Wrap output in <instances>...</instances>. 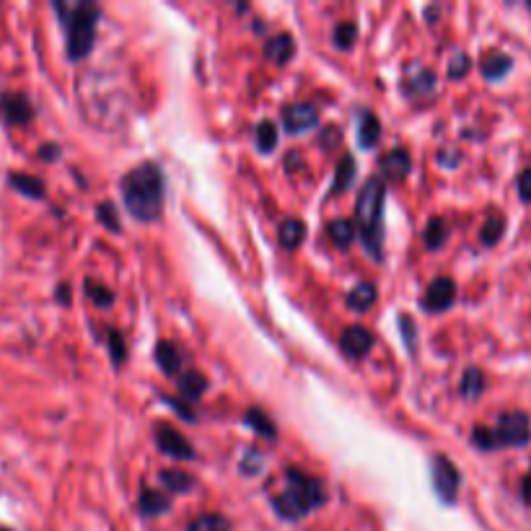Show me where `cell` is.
<instances>
[{
  "label": "cell",
  "instance_id": "13",
  "mask_svg": "<svg viewBox=\"0 0 531 531\" xmlns=\"http://www.w3.org/2000/svg\"><path fill=\"white\" fill-rule=\"evenodd\" d=\"M410 153L405 148H397V151L386 153L384 159H381V171H384L386 179H392V182H399V179H405L410 174Z\"/></svg>",
  "mask_w": 531,
  "mask_h": 531
},
{
  "label": "cell",
  "instance_id": "40",
  "mask_svg": "<svg viewBox=\"0 0 531 531\" xmlns=\"http://www.w3.org/2000/svg\"><path fill=\"white\" fill-rule=\"evenodd\" d=\"M39 159H45V161L60 159V148H57L55 143H45V146L39 148Z\"/></svg>",
  "mask_w": 531,
  "mask_h": 531
},
{
  "label": "cell",
  "instance_id": "43",
  "mask_svg": "<svg viewBox=\"0 0 531 531\" xmlns=\"http://www.w3.org/2000/svg\"><path fill=\"white\" fill-rule=\"evenodd\" d=\"M521 495H524V500L531 506V472L524 477V482H521Z\"/></svg>",
  "mask_w": 531,
  "mask_h": 531
},
{
  "label": "cell",
  "instance_id": "12",
  "mask_svg": "<svg viewBox=\"0 0 531 531\" xmlns=\"http://www.w3.org/2000/svg\"><path fill=\"white\" fill-rule=\"evenodd\" d=\"M456 298V285L451 278H438L428 285V293H425V309L428 311H443L454 304Z\"/></svg>",
  "mask_w": 531,
  "mask_h": 531
},
{
  "label": "cell",
  "instance_id": "7",
  "mask_svg": "<svg viewBox=\"0 0 531 531\" xmlns=\"http://www.w3.org/2000/svg\"><path fill=\"white\" fill-rule=\"evenodd\" d=\"M0 120L13 127L29 125L34 120V107L29 96L21 91H3L0 94Z\"/></svg>",
  "mask_w": 531,
  "mask_h": 531
},
{
  "label": "cell",
  "instance_id": "17",
  "mask_svg": "<svg viewBox=\"0 0 531 531\" xmlns=\"http://www.w3.org/2000/svg\"><path fill=\"white\" fill-rule=\"evenodd\" d=\"M511 65V57H508L506 52H490L480 63V70L487 81H498V78H503L508 70H511Z\"/></svg>",
  "mask_w": 531,
  "mask_h": 531
},
{
  "label": "cell",
  "instance_id": "11",
  "mask_svg": "<svg viewBox=\"0 0 531 531\" xmlns=\"http://www.w3.org/2000/svg\"><path fill=\"white\" fill-rule=\"evenodd\" d=\"M436 91V73L420 65H412L405 76V94L412 99H425Z\"/></svg>",
  "mask_w": 531,
  "mask_h": 531
},
{
  "label": "cell",
  "instance_id": "18",
  "mask_svg": "<svg viewBox=\"0 0 531 531\" xmlns=\"http://www.w3.org/2000/svg\"><path fill=\"white\" fill-rule=\"evenodd\" d=\"M156 363H159L161 371L164 373H169V376H177L179 368H182V355L177 353L174 342L161 340L159 345H156Z\"/></svg>",
  "mask_w": 531,
  "mask_h": 531
},
{
  "label": "cell",
  "instance_id": "41",
  "mask_svg": "<svg viewBox=\"0 0 531 531\" xmlns=\"http://www.w3.org/2000/svg\"><path fill=\"white\" fill-rule=\"evenodd\" d=\"M399 324H402V329H405L407 345H410V348H412V342H415V324H412V327H410V319H407V317L399 319Z\"/></svg>",
  "mask_w": 531,
  "mask_h": 531
},
{
  "label": "cell",
  "instance_id": "44",
  "mask_svg": "<svg viewBox=\"0 0 531 531\" xmlns=\"http://www.w3.org/2000/svg\"><path fill=\"white\" fill-rule=\"evenodd\" d=\"M0 531H11V529H8V526H0Z\"/></svg>",
  "mask_w": 531,
  "mask_h": 531
},
{
  "label": "cell",
  "instance_id": "45",
  "mask_svg": "<svg viewBox=\"0 0 531 531\" xmlns=\"http://www.w3.org/2000/svg\"><path fill=\"white\" fill-rule=\"evenodd\" d=\"M529 11H531V3H529Z\"/></svg>",
  "mask_w": 531,
  "mask_h": 531
},
{
  "label": "cell",
  "instance_id": "30",
  "mask_svg": "<svg viewBox=\"0 0 531 531\" xmlns=\"http://www.w3.org/2000/svg\"><path fill=\"white\" fill-rule=\"evenodd\" d=\"M485 389V376H482L480 368H467L462 381V394L464 399H477Z\"/></svg>",
  "mask_w": 531,
  "mask_h": 531
},
{
  "label": "cell",
  "instance_id": "31",
  "mask_svg": "<svg viewBox=\"0 0 531 531\" xmlns=\"http://www.w3.org/2000/svg\"><path fill=\"white\" fill-rule=\"evenodd\" d=\"M355 39H358V24L355 21H345L335 29V45L340 50H350L355 45Z\"/></svg>",
  "mask_w": 531,
  "mask_h": 531
},
{
  "label": "cell",
  "instance_id": "16",
  "mask_svg": "<svg viewBox=\"0 0 531 531\" xmlns=\"http://www.w3.org/2000/svg\"><path fill=\"white\" fill-rule=\"evenodd\" d=\"M304 236H306L304 221H298V218H288V221L280 223L278 239L283 249H298L301 247V241H304Z\"/></svg>",
  "mask_w": 531,
  "mask_h": 531
},
{
  "label": "cell",
  "instance_id": "38",
  "mask_svg": "<svg viewBox=\"0 0 531 531\" xmlns=\"http://www.w3.org/2000/svg\"><path fill=\"white\" fill-rule=\"evenodd\" d=\"M241 469H244V472H247V475H257V472H260L262 469V456H260V451H249V456L247 459H244V464H241Z\"/></svg>",
  "mask_w": 531,
  "mask_h": 531
},
{
  "label": "cell",
  "instance_id": "1",
  "mask_svg": "<svg viewBox=\"0 0 531 531\" xmlns=\"http://www.w3.org/2000/svg\"><path fill=\"white\" fill-rule=\"evenodd\" d=\"M125 208L138 221H156L164 208V177L156 164H140L122 177Z\"/></svg>",
  "mask_w": 531,
  "mask_h": 531
},
{
  "label": "cell",
  "instance_id": "27",
  "mask_svg": "<svg viewBox=\"0 0 531 531\" xmlns=\"http://www.w3.org/2000/svg\"><path fill=\"white\" fill-rule=\"evenodd\" d=\"M190 531H231V524L221 513H203L192 521Z\"/></svg>",
  "mask_w": 531,
  "mask_h": 531
},
{
  "label": "cell",
  "instance_id": "37",
  "mask_svg": "<svg viewBox=\"0 0 531 531\" xmlns=\"http://www.w3.org/2000/svg\"><path fill=\"white\" fill-rule=\"evenodd\" d=\"M109 350H112V361L120 366V363H125L127 353H125V340H122V335L117 332V329H109Z\"/></svg>",
  "mask_w": 531,
  "mask_h": 531
},
{
  "label": "cell",
  "instance_id": "14",
  "mask_svg": "<svg viewBox=\"0 0 531 531\" xmlns=\"http://www.w3.org/2000/svg\"><path fill=\"white\" fill-rule=\"evenodd\" d=\"M8 184L16 192H21V195L32 197V200H42L45 197V182L34 177V174H26V171H11L8 174Z\"/></svg>",
  "mask_w": 531,
  "mask_h": 531
},
{
  "label": "cell",
  "instance_id": "3",
  "mask_svg": "<svg viewBox=\"0 0 531 531\" xmlns=\"http://www.w3.org/2000/svg\"><path fill=\"white\" fill-rule=\"evenodd\" d=\"M384 203H386L384 179L379 177L368 179L366 187H363L361 195H358L355 218H358L363 244H366L368 254H373L376 260L381 257V247H384Z\"/></svg>",
  "mask_w": 531,
  "mask_h": 531
},
{
  "label": "cell",
  "instance_id": "29",
  "mask_svg": "<svg viewBox=\"0 0 531 531\" xmlns=\"http://www.w3.org/2000/svg\"><path fill=\"white\" fill-rule=\"evenodd\" d=\"M244 420H247V423L252 425V428L257 430V433H260V436H265V438L278 436V428H275V423H272V420L267 418L265 412L257 410V407H254V410H249L247 415H244Z\"/></svg>",
  "mask_w": 531,
  "mask_h": 531
},
{
  "label": "cell",
  "instance_id": "20",
  "mask_svg": "<svg viewBox=\"0 0 531 531\" xmlns=\"http://www.w3.org/2000/svg\"><path fill=\"white\" fill-rule=\"evenodd\" d=\"M381 138V122L373 112H363L361 127H358V140L363 148H373Z\"/></svg>",
  "mask_w": 531,
  "mask_h": 531
},
{
  "label": "cell",
  "instance_id": "23",
  "mask_svg": "<svg viewBox=\"0 0 531 531\" xmlns=\"http://www.w3.org/2000/svg\"><path fill=\"white\" fill-rule=\"evenodd\" d=\"M161 482L169 487L171 493H187L195 487V477L187 475V472H179V469H164L161 472Z\"/></svg>",
  "mask_w": 531,
  "mask_h": 531
},
{
  "label": "cell",
  "instance_id": "32",
  "mask_svg": "<svg viewBox=\"0 0 531 531\" xmlns=\"http://www.w3.org/2000/svg\"><path fill=\"white\" fill-rule=\"evenodd\" d=\"M86 293H89V298L96 306H104V309H107V306L114 304L112 291H109L107 285L96 283V280H86Z\"/></svg>",
  "mask_w": 531,
  "mask_h": 531
},
{
  "label": "cell",
  "instance_id": "19",
  "mask_svg": "<svg viewBox=\"0 0 531 531\" xmlns=\"http://www.w3.org/2000/svg\"><path fill=\"white\" fill-rule=\"evenodd\" d=\"M169 506L171 500L164 493H159V490H153V487H143L140 490V511L146 513V516H159V513L169 511Z\"/></svg>",
  "mask_w": 531,
  "mask_h": 531
},
{
  "label": "cell",
  "instance_id": "24",
  "mask_svg": "<svg viewBox=\"0 0 531 531\" xmlns=\"http://www.w3.org/2000/svg\"><path fill=\"white\" fill-rule=\"evenodd\" d=\"M355 179V159L353 156H342L340 159V166H337V174H335V195H342V192H348V187L353 184Z\"/></svg>",
  "mask_w": 531,
  "mask_h": 531
},
{
  "label": "cell",
  "instance_id": "34",
  "mask_svg": "<svg viewBox=\"0 0 531 531\" xmlns=\"http://www.w3.org/2000/svg\"><path fill=\"white\" fill-rule=\"evenodd\" d=\"M443 239H446V226H443L441 218H433L425 228V244H428V249H438Z\"/></svg>",
  "mask_w": 531,
  "mask_h": 531
},
{
  "label": "cell",
  "instance_id": "39",
  "mask_svg": "<svg viewBox=\"0 0 531 531\" xmlns=\"http://www.w3.org/2000/svg\"><path fill=\"white\" fill-rule=\"evenodd\" d=\"M519 197L524 203H531V169L521 171L519 177Z\"/></svg>",
  "mask_w": 531,
  "mask_h": 531
},
{
  "label": "cell",
  "instance_id": "26",
  "mask_svg": "<svg viewBox=\"0 0 531 531\" xmlns=\"http://www.w3.org/2000/svg\"><path fill=\"white\" fill-rule=\"evenodd\" d=\"M205 386H208V381H205V376H200L197 371L184 373L182 379H179V392H182V397L187 399H200V394L205 392Z\"/></svg>",
  "mask_w": 531,
  "mask_h": 531
},
{
  "label": "cell",
  "instance_id": "42",
  "mask_svg": "<svg viewBox=\"0 0 531 531\" xmlns=\"http://www.w3.org/2000/svg\"><path fill=\"white\" fill-rule=\"evenodd\" d=\"M55 298L57 301H60V304H65L68 306L70 304V285H57V293H55Z\"/></svg>",
  "mask_w": 531,
  "mask_h": 531
},
{
  "label": "cell",
  "instance_id": "28",
  "mask_svg": "<svg viewBox=\"0 0 531 531\" xmlns=\"http://www.w3.org/2000/svg\"><path fill=\"white\" fill-rule=\"evenodd\" d=\"M257 146L262 153L275 151V146H278V125L272 120H262L257 125Z\"/></svg>",
  "mask_w": 531,
  "mask_h": 531
},
{
  "label": "cell",
  "instance_id": "15",
  "mask_svg": "<svg viewBox=\"0 0 531 531\" xmlns=\"http://www.w3.org/2000/svg\"><path fill=\"white\" fill-rule=\"evenodd\" d=\"M293 55H296V42H293L291 34H278V37L267 39L265 57L275 65H285Z\"/></svg>",
  "mask_w": 531,
  "mask_h": 531
},
{
  "label": "cell",
  "instance_id": "6",
  "mask_svg": "<svg viewBox=\"0 0 531 531\" xmlns=\"http://www.w3.org/2000/svg\"><path fill=\"white\" fill-rule=\"evenodd\" d=\"M430 472H433V487H436L438 498L443 503H454L456 493H459V469H456V464L449 462L443 454H438L433 456Z\"/></svg>",
  "mask_w": 531,
  "mask_h": 531
},
{
  "label": "cell",
  "instance_id": "35",
  "mask_svg": "<svg viewBox=\"0 0 531 531\" xmlns=\"http://www.w3.org/2000/svg\"><path fill=\"white\" fill-rule=\"evenodd\" d=\"M96 215H99V221H102L104 226H107L109 231H112V234H117V231H120V218H117V210H114L112 203L99 205Z\"/></svg>",
  "mask_w": 531,
  "mask_h": 531
},
{
  "label": "cell",
  "instance_id": "36",
  "mask_svg": "<svg viewBox=\"0 0 531 531\" xmlns=\"http://www.w3.org/2000/svg\"><path fill=\"white\" fill-rule=\"evenodd\" d=\"M472 70V60H469V55H464V52H456L454 57H451L449 63V76L451 78H464Z\"/></svg>",
  "mask_w": 531,
  "mask_h": 531
},
{
  "label": "cell",
  "instance_id": "10",
  "mask_svg": "<svg viewBox=\"0 0 531 531\" xmlns=\"http://www.w3.org/2000/svg\"><path fill=\"white\" fill-rule=\"evenodd\" d=\"M340 348H342V353L348 355V358L361 361V358H366V355L371 353L373 335L366 327H358V324H355V327H348L345 332H342Z\"/></svg>",
  "mask_w": 531,
  "mask_h": 531
},
{
  "label": "cell",
  "instance_id": "2",
  "mask_svg": "<svg viewBox=\"0 0 531 531\" xmlns=\"http://www.w3.org/2000/svg\"><path fill=\"white\" fill-rule=\"evenodd\" d=\"M55 11L65 29V39H68V57L70 60H83L94 50L96 26L102 19V8L96 3H65V0H57Z\"/></svg>",
  "mask_w": 531,
  "mask_h": 531
},
{
  "label": "cell",
  "instance_id": "4",
  "mask_svg": "<svg viewBox=\"0 0 531 531\" xmlns=\"http://www.w3.org/2000/svg\"><path fill=\"white\" fill-rule=\"evenodd\" d=\"M285 480H288V490L272 500V506L283 519L298 521L301 516H306V513H311L324 503V487L317 477L291 467L285 472Z\"/></svg>",
  "mask_w": 531,
  "mask_h": 531
},
{
  "label": "cell",
  "instance_id": "22",
  "mask_svg": "<svg viewBox=\"0 0 531 531\" xmlns=\"http://www.w3.org/2000/svg\"><path fill=\"white\" fill-rule=\"evenodd\" d=\"M327 234L329 239L335 241L337 247H350L355 239V223L348 221V218H337V221H332L327 226Z\"/></svg>",
  "mask_w": 531,
  "mask_h": 531
},
{
  "label": "cell",
  "instance_id": "9",
  "mask_svg": "<svg viewBox=\"0 0 531 531\" xmlns=\"http://www.w3.org/2000/svg\"><path fill=\"white\" fill-rule=\"evenodd\" d=\"M156 443L164 454L174 456V459H195V449L184 436H179L171 425H156Z\"/></svg>",
  "mask_w": 531,
  "mask_h": 531
},
{
  "label": "cell",
  "instance_id": "8",
  "mask_svg": "<svg viewBox=\"0 0 531 531\" xmlns=\"http://www.w3.org/2000/svg\"><path fill=\"white\" fill-rule=\"evenodd\" d=\"M319 125V109L314 104H291V107L283 109V127L285 133L301 135L309 133L311 127Z\"/></svg>",
  "mask_w": 531,
  "mask_h": 531
},
{
  "label": "cell",
  "instance_id": "33",
  "mask_svg": "<svg viewBox=\"0 0 531 531\" xmlns=\"http://www.w3.org/2000/svg\"><path fill=\"white\" fill-rule=\"evenodd\" d=\"M472 441H475L482 451L500 449L498 438H495V430L493 428H485V425H477V428L472 430Z\"/></svg>",
  "mask_w": 531,
  "mask_h": 531
},
{
  "label": "cell",
  "instance_id": "21",
  "mask_svg": "<svg viewBox=\"0 0 531 531\" xmlns=\"http://www.w3.org/2000/svg\"><path fill=\"white\" fill-rule=\"evenodd\" d=\"M373 304H376V285L361 283V285H355V291H350L348 306L353 311H358V314L368 311Z\"/></svg>",
  "mask_w": 531,
  "mask_h": 531
},
{
  "label": "cell",
  "instance_id": "5",
  "mask_svg": "<svg viewBox=\"0 0 531 531\" xmlns=\"http://www.w3.org/2000/svg\"><path fill=\"white\" fill-rule=\"evenodd\" d=\"M493 430L498 446H526L531 441V420L526 412H503Z\"/></svg>",
  "mask_w": 531,
  "mask_h": 531
},
{
  "label": "cell",
  "instance_id": "25",
  "mask_svg": "<svg viewBox=\"0 0 531 531\" xmlns=\"http://www.w3.org/2000/svg\"><path fill=\"white\" fill-rule=\"evenodd\" d=\"M503 234H506V218L500 213L490 215L485 226H482V244L493 247V244H498L503 239Z\"/></svg>",
  "mask_w": 531,
  "mask_h": 531
}]
</instances>
